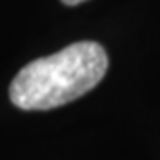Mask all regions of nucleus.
<instances>
[{
    "mask_svg": "<svg viewBox=\"0 0 160 160\" xmlns=\"http://www.w3.org/2000/svg\"><path fill=\"white\" fill-rule=\"evenodd\" d=\"M62 2H64L66 6H75V4H81V2H85V0H62Z\"/></svg>",
    "mask_w": 160,
    "mask_h": 160,
    "instance_id": "nucleus-2",
    "label": "nucleus"
},
{
    "mask_svg": "<svg viewBox=\"0 0 160 160\" xmlns=\"http://www.w3.org/2000/svg\"><path fill=\"white\" fill-rule=\"evenodd\" d=\"M108 70L102 44L73 42L23 66L10 85V98L21 110H50L95 89Z\"/></svg>",
    "mask_w": 160,
    "mask_h": 160,
    "instance_id": "nucleus-1",
    "label": "nucleus"
}]
</instances>
